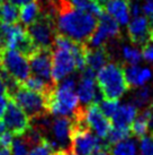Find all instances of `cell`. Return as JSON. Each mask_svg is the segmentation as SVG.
I'll use <instances>...</instances> for the list:
<instances>
[{"label": "cell", "instance_id": "obj_34", "mask_svg": "<svg viewBox=\"0 0 153 155\" xmlns=\"http://www.w3.org/2000/svg\"><path fill=\"white\" fill-rule=\"evenodd\" d=\"M9 97L6 94H0V118H2L8 105Z\"/></svg>", "mask_w": 153, "mask_h": 155}, {"label": "cell", "instance_id": "obj_43", "mask_svg": "<svg viewBox=\"0 0 153 155\" xmlns=\"http://www.w3.org/2000/svg\"><path fill=\"white\" fill-rule=\"evenodd\" d=\"M96 1H97L98 4L100 5V6H101L102 8H104V6L106 5V2H107V1H108V0H96Z\"/></svg>", "mask_w": 153, "mask_h": 155}, {"label": "cell", "instance_id": "obj_23", "mask_svg": "<svg viewBox=\"0 0 153 155\" xmlns=\"http://www.w3.org/2000/svg\"><path fill=\"white\" fill-rule=\"evenodd\" d=\"M70 1L76 9L89 13L97 18L105 12V9L102 8L96 0H70Z\"/></svg>", "mask_w": 153, "mask_h": 155}, {"label": "cell", "instance_id": "obj_45", "mask_svg": "<svg viewBox=\"0 0 153 155\" xmlns=\"http://www.w3.org/2000/svg\"><path fill=\"white\" fill-rule=\"evenodd\" d=\"M69 155H76V154H74V153H72V152L70 151V152H69Z\"/></svg>", "mask_w": 153, "mask_h": 155}, {"label": "cell", "instance_id": "obj_15", "mask_svg": "<svg viewBox=\"0 0 153 155\" xmlns=\"http://www.w3.org/2000/svg\"><path fill=\"white\" fill-rule=\"evenodd\" d=\"M123 68L125 79L130 88L143 86L152 78V73L148 68H141L137 65H127Z\"/></svg>", "mask_w": 153, "mask_h": 155}, {"label": "cell", "instance_id": "obj_19", "mask_svg": "<svg viewBox=\"0 0 153 155\" xmlns=\"http://www.w3.org/2000/svg\"><path fill=\"white\" fill-rule=\"evenodd\" d=\"M39 14H41V9H39L37 0H32L19 7V21L23 25L28 26L39 16Z\"/></svg>", "mask_w": 153, "mask_h": 155}, {"label": "cell", "instance_id": "obj_1", "mask_svg": "<svg viewBox=\"0 0 153 155\" xmlns=\"http://www.w3.org/2000/svg\"><path fill=\"white\" fill-rule=\"evenodd\" d=\"M56 31L78 43H88L97 28L98 18L89 13L76 9L70 0H63L56 13Z\"/></svg>", "mask_w": 153, "mask_h": 155}, {"label": "cell", "instance_id": "obj_27", "mask_svg": "<svg viewBox=\"0 0 153 155\" xmlns=\"http://www.w3.org/2000/svg\"><path fill=\"white\" fill-rule=\"evenodd\" d=\"M30 146V143L27 142L24 135L16 136L10 146V155H28Z\"/></svg>", "mask_w": 153, "mask_h": 155}, {"label": "cell", "instance_id": "obj_42", "mask_svg": "<svg viewBox=\"0 0 153 155\" xmlns=\"http://www.w3.org/2000/svg\"><path fill=\"white\" fill-rule=\"evenodd\" d=\"M96 155H111L109 151H99L96 153Z\"/></svg>", "mask_w": 153, "mask_h": 155}, {"label": "cell", "instance_id": "obj_24", "mask_svg": "<svg viewBox=\"0 0 153 155\" xmlns=\"http://www.w3.org/2000/svg\"><path fill=\"white\" fill-rule=\"evenodd\" d=\"M109 151L111 155H136L137 145L135 140L127 138L114 144V146L109 148Z\"/></svg>", "mask_w": 153, "mask_h": 155}, {"label": "cell", "instance_id": "obj_17", "mask_svg": "<svg viewBox=\"0 0 153 155\" xmlns=\"http://www.w3.org/2000/svg\"><path fill=\"white\" fill-rule=\"evenodd\" d=\"M97 93L98 86L96 85L95 78L81 76L80 83H79V86H78V90H76V95H78V99H79L81 103H94Z\"/></svg>", "mask_w": 153, "mask_h": 155}, {"label": "cell", "instance_id": "obj_2", "mask_svg": "<svg viewBox=\"0 0 153 155\" xmlns=\"http://www.w3.org/2000/svg\"><path fill=\"white\" fill-rule=\"evenodd\" d=\"M76 79L63 78L46 94L47 112L58 117H73L80 108L78 95L74 92Z\"/></svg>", "mask_w": 153, "mask_h": 155}, {"label": "cell", "instance_id": "obj_40", "mask_svg": "<svg viewBox=\"0 0 153 155\" xmlns=\"http://www.w3.org/2000/svg\"><path fill=\"white\" fill-rule=\"evenodd\" d=\"M148 16H149V18H148V19H149V24H150V26H151V28H152V31H153V10L149 14V15H148Z\"/></svg>", "mask_w": 153, "mask_h": 155}, {"label": "cell", "instance_id": "obj_38", "mask_svg": "<svg viewBox=\"0 0 153 155\" xmlns=\"http://www.w3.org/2000/svg\"><path fill=\"white\" fill-rule=\"evenodd\" d=\"M0 94H6V86H5L4 79L0 75Z\"/></svg>", "mask_w": 153, "mask_h": 155}, {"label": "cell", "instance_id": "obj_46", "mask_svg": "<svg viewBox=\"0 0 153 155\" xmlns=\"http://www.w3.org/2000/svg\"><path fill=\"white\" fill-rule=\"evenodd\" d=\"M146 1H153V0H146Z\"/></svg>", "mask_w": 153, "mask_h": 155}, {"label": "cell", "instance_id": "obj_39", "mask_svg": "<svg viewBox=\"0 0 153 155\" xmlns=\"http://www.w3.org/2000/svg\"><path fill=\"white\" fill-rule=\"evenodd\" d=\"M70 151H65V150H59V151H54L52 155H69Z\"/></svg>", "mask_w": 153, "mask_h": 155}, {"label": "cell", "instance_id": "obj_32", "mask_svg": "<svg viewBox=\"0 0 153 155\" xmlns=\"http://www.w3.org/2000/svg\"><path fill=\"white\" fill-rule=\"evenodd\" d=\"M142 50H143L142 51V57H144L145 60H148L153 65V35L149 42L142 48Z\"/></svg>", "mask_w": 153, "mask_h": 155}, {"label": "cell", "instance_id": "obj_35", "mask_svg": "<svg viewBox=\"0 0 153 155\" xmlns=\"http://www.w3.org/2000/svg\"><path fill=\"white\" fill-rule=\"evenodd\" d=\"M148 112V125H149V130L153 135V104H151L149 108H146Z\"/></svg>", "mask_w": 153, "mask_h": 155}, {"label": "cell", "instance_id": "obj_16", "mask_svg": "<svg viewBox=\"0 0 153 155\" xmlns=\"http://www.w3.org/2000/svg\"><path fill=\"white\" fill-rule=\"evenodd\" d=\"M109 52L107 51L105 45H100L97 48H90L88 47V51H87V66L95 70L97 73L98 70L104 67L105 65L108 64L109 61Z\"/></svg>", "mask_w": 153, "mask_h": 155}, {"label": "cell", "instance_id": "obj_37", "mask_svg": "<svg viewBox=\"0 0 153 155\" xmlns=\"http://www.w3.org/2000/svg\"><path fill=\"white\" fill-rule=\"evenodd\" d=\"M9 1H10V2H13L14 5L18 6V7H20V6L27 4V2H30V1H32V0H9Z\"/></svg>", "mask_w": 153, "mask_h": 155}, {"label": "cell", "instance_id": "obj_33", "mask_svg": "<svg viewBox=\"0 0 153 155\" xmlns=\"http://www.w3.org/2000/svg\"><path fill=\"white\" fill-rule=\"evenodd\" d=\"M14 135L10 131H4V133L0 135V146L5 147V148H10L11 146V143H13V137Z\"/></svg>", "mask_w": 153, "mask_h": 155}, {"label": "cell", "instance_id": "obj_14", "mask_svg": "<svg viewBox=\"0 0 153 155\" xmlns=\"http://www.w3.org/2000/svg\"><path fill=\"white\" fill-rule=\"evenodd\" d=\"M131 2L132 0H108L104 6V9L119 24L126 25L130 21Z\"/></svg>", "mask_w": 153, "mask_h": 155}, {"label": "cell", "instance_id": "obj_28", "mask_svg": "<svg viewBox=\"0 0 153 155\" xmlns=\"http://www.w3.org/2000/svg\"><path fill=\"white\" fill-rule=\"evenodd\" d=\"M119 101L118 100H107V99H104L101 101V103H100V111L104 113V116L107 117L108 119H111L113 114H114L116 110L119 108Z\"/></svg>", "mask_w": 153, "mask_h": 155}, {"label": "cell", "instance_id": "obj_6", "mask_svg": "<svg viewBox=\"0 0 153 155\" xmlns=\"http://www.w3.org/2000/svg\"><path fill=\"white\" fill-rule=\"evenodd\" d=\"M9 99H13L28 116L30 120L48 113L46 109V95L19 86Z\"/></svg>", "mask_w": 153, "mask_h": 155}, {"label": "cell", "instance_id": "obj_4", "mask_svg": "<svg viewBox=\"0 0 153 155\" xmlns=\"http://www.w3.org/2000/svg\"><path fill=\"white\" fill-rule=\"evenodd\" d=\"M26 30L38 48L52 49L58 33L55 17L41 13L34 22L26 26Z\"/></svg>", "mask_w": 153, "mask_h": 155}, {"label": "cell", "instance_id": "obj_8", "mask_svg": "<svg viewBox=\"0 0 153 155\" xmlns=\"http://www.w3.org/2000/svg\"><path fill=\"white\" fill-rule=\"evenodd\" d=\"M120 36L118 22L113 18L108 13H104L98 17L97 28L95 31L92 36L89 39L87 45L91 48H97L100 45H105L108 39L111 38H118Z\"/></svg>", "mask_w": 153, "mask_h": 155}, {"label": "cell", "instance_id": "obj_10", "mask_svg": "<svg viewBox=\"0 0 153 155\" xmlns=\"http://www.w3.org/2000/svg\"><path fill=\"white\" fill-rule=\"evenodd\" d=\"M50 129L52 130V139H47L54 151L65 150L71 144V129H72V118L58 117L52 121Z\"/></svg>", "mask_w": 153, "mask_h": 155}, {"label": "cell", "instance_id": "obj_21", "mask_svg": "<svg viewBox=\"0 0 153 155\" xmlns=\"http://www.w3.org/2000/svg\"><path fill=\"white\" fill-rule=\"evenodd\" d=\"M20 85L26 87V88H28V90L35 91V92H38V93H43V94H45V95H46L53 87L55 86L54 84L46 82V81H44V79H42V78H39V77H36L34 75H33V76H30V77L27 78L23 84H20Z\"/></svg>", "mask_w": 153, "mask_h": 155}, {"label": "cell", "instance_id": "obj_30", "mask_svg": "<svg viewBox=\"0 0 153 155\" xmlns=\"http://www.w3.org/2000/svg\"><path fill=\"white\" fill-rule=\"evenodd\" d=\"M123 57L127 61L128 65H137L142 59V53L137 49L131 47L123 48Z\"/></svg>", "mask_w": 153, "mask_h": 155}, {"label": "cell", "instance_id": "obj_47", "mask_svg": "<svg viewBox=\"0 0 153 155\" xmlns=\"http://www.w3.org/2000/svg\"><path fill=\"white\" fill-rule=\"evenodd\" d=\"M0 148H1V146H0Z\"/></svg>", "mask_w": 153, "mask_h": 155}, {"label": "cell", "instance_id": "obj_25", "mask_svg": "<svg viewBox=\"0 0 153 155\" xmlns=\"http://www.w3.org/2000/svg\"><path fill=\"white\" fill-rule=\"evenodd\" d=\"M132 135L131 128L130 127H118V126H114L111 127L108 135L106 136V142L109 145L116 144L118 142H122L124 139L130 138V136Z\"/></svg>", "mask_w": 153, "mask_h": 155}, {"label": "cell", "instance_id": "obj_7", "mask_svg": "<svg viewBox=\"0 0 153 155\" xmlns=\"http://www.w3.org/2000/svg\"><path fill=\"white\" fill-rule=\"evenodd\" d=\"M0 69L15 78L19 84H23L30 76L28 58L13 49L0 51Z\"/></svg>", "mask_w": 153, "mask_h": 155}, {"label": "cell", "instance_id": "obj_36", "mask_svg": "<svg viewBox=\"0 0 153 155\" xmlns=\"http://www.w3.org/2000/svg\"><path fill=\"white\" fill-rule=\"evenodd\" d=\"M131 14H132L134 17L141 15V8L139 2H131Z\"/></svg>", "mask_w": 153, "mask_h": 155}, {"label": "cell", "instance_id": "obj_18", "mask_svg": "<svg viewBox=\"0 0 153 155\" xmlns=\"http://www.w3.org/2000/svg\"><path fill=\"white\" fill-rule=\"evenodd\" d=\"M137 116V108L134 104L127 103L124 105H119L113 117H111V124L118 127H128L132 124Z\"/></svg>", "mask_w": 153, "mask_h": 155}, {"label": "cell", "instance_id": "obj_41", "mask_svg": "<svg viewBox=\"0 0 153 155\" xmlns=\"http://www.w3.org/2000/svg\"><path fill=\"white\" fill-rule=\"evenodd\" d=\"M5 128H6V126H5L4 121L0 120V135H1V134H2L5 131Z\"/></svg>", "mask_w": 153, "mask_h": 155}, {"label": "cell", "instance_id": "obj_22", "mask_svg": "<svg viewBox=\"0 0 153 155\" xmlns=\"http://www.w3.org/2000/svg\"><path fill=\"white\" fill-rule=\"evenodd\" d=\"M131 131L132 135H134L137 138L144 137L146 133L149 131V125H148V112L146 109H144L141 112L140 114H137L136 118L134 119L132 124H131Z\"/></svg>", "mask_w": 153, "mask_h": 155}, {"label": "cell", "instance_id": "obj_9", "mask_svg": "<svg viewBox=\"0 0 153 155\" xmlns=\"http://www.w3.org/2000/svg\"><path fill=\"white\" fill-rule=\"evenodd\" d=\"M4 124L14 136H21L30 127V119L13 99H9L4 114Z\"/></svg>", "mask_w": 153, "mask_h": 155}, {"label": "cell", "instance_id": "obj_31", "mask_svg": "<svg viewBox=\"0 0 153 155\" xmlns=\"http://www.w3.org/2000/svg\"><path fill=\"white\" fill-rule=\"evenodd\" d=\"M140 152L141 155H153V135L141 138Z\"/></svg>", "mask_w": 153, "mask_h": 155}, {"label": "cell", "instance_id": "obj_12", "mask_svg": "<svg viewBox=\"0 0 153 155\" xmlns=\"http://www.w3.org/2000/svg\"><path fill=\"white\" fill-rule=\"evenodd\" d=\"M83 120L87 127L95 131L99 138H106L111 128V121L104 116L97 103H90L83 109Z\"/></svg>", "mask_w": 153, "mask_h": 155}, {"label": "cell", "instance_id": "obj_5", "mask_svg": "<svg viewBox=\"0 0 153 155\" xmlns=\"http://www.w3.org/2000/svg\"><path fill=\"white\" fill-rule=\"evenodd\" d=\"M78 42H73L71 47H52V82L58 84L63 78L76 70L73 50Z\"/></svg>", "mask_w": 153, "mask_h": 155}, {"label": "cell", "instance_id": "obj_20", "mask_svg": "<svg viewBox=\"0 0 153 155\" xmlns=\"http://www.w3.org/2000/svg\"><path fill=\"white\" fill-rule=\"evenodd\" d=\"M1 22L8 25L19 23V7L9 0H1Z\"/></svg>", "mask_w": 153, "mask_h": 155}, {"label": "cell", "instance_id": "obj_13", "mask_svg": "<svg viewBox=\"0 0 153 155\" xmlns=\"http://www.w3.org/2000/svg\"><path fill=\"white\" fill-rule=\"evenodd\" d=\"M128 38L133 44L143 48L149 42L153 35V31L145 16H136L127 25Z\"/></svg>", "mask_w": 153, "mask_h": 155}, {"label": "cell", "instance_id": "obj_3", "mask_svg": "<svg viewBox=\"0 0 153 155\" xmlns=\"http://www.w3.org/2000/svg\"><path fill=\"white\" fill-rule=\"evenodd\" d=\"M97 86L104 99L119 100L130 88L124 75V68L119 64L108 62L96 74Z\"/></svg>", "mask_w": 153, "mask_h": 155}, {"label": "cell", "instance_id": "obj_29", "mask_svg": "<svg viewBox=\"0 0 153 155\" xmlns=\"http://www.w3.org/2000/svg\"><path fill=\"white\" fill-rule=\"evenodd\" d=\"M53 152H54V150L52 148L48 140L46 138H43L42 142L38 143L37 145H35L28 152V155H52Z\"/></svg>", "mask_w": 153, "mask_h": 155}, {"label": "cell", "instance_id": "obj_26", "mask_svg": "<svg viewBox=\"0 0 153 155\" xmlns=\"http://www.w3.org/2000/svg\"><path fill=\"white\" fill-rule=\"evenodd\" d=\"M151 87L149 86H140L135 91V93L133 95L131 103L134 104L137 109H144L151 99Z\"/></svg>", "mask_w": 153, "mask_h": 155}, {"label": "cell", "instance_id": "obj_44", "mask_svg": "<svg viewBox=\"0 0 153 155\" xmlns=\"http://www.w3.org/2000/svg\"><path fill=\"white\" fill-rule=\"evenodd\" d=\"M0 22H1V0H0Z\"/></svg>", "mask_w": 153, "mask_h": 155}, {"label": "cell", "instance_id": "obj_11", "mask_svg": "<svg viewBox=\"0 0 153 155\" xmlns=\"http://www.w3.org/2000/svg\"><path fill=\"white\" fill-rule=\"evenodd\" d=\"M30 73L36 77H39L48 83L52 82V49L38 48L37 50L28 57ZM55 85V84H54Z\"/></svg>", "mask_w": 153, "mask_h": 155}]
</instances>
